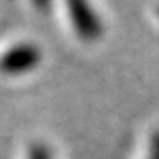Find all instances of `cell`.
<instances>
[{"label": "cell", "mask_w": 159, "mask_h": 159, "mask_svg": "<svg viewBox=\"0 0 159 159\" xmlns=\"http://www.w3.org/2000/svg\"><path fill=\"white\" fill-rule=\"evenodd\" d=\"M69 8H71V16L75 21L77 31L81 33V37L94 40L102 35V19L96 16L88 0H69Z\"/></svg>", "instance_id": "cell-1"}, {"label": "cell", "mask_w": 159, "mask_h": 159, "mask_svg": "<svg viewBox=\"0 0 159 159\" xmlns=\"http://www.w3.org/2000/svg\"><path fill=\"white\" fill-rule=\"evenodd\" d=\"M148 159H159V130L152 136V144H150V153Z\"/></svg>", "instance_id": "cell-2"}, {"label": "cell", "mask_w": 159, "mask_h": 159, "mask_svg": "<svg viewBox=\"0 0 159 159\" xmlns=\"http://www.w3.org/2000/svg\"><path fill=\"white\" fill-rule=\"evenodd\" d=\"M157 14H159V8H157Z\"/></svg>", "instance_id": "cell-3"}]
</instances>
